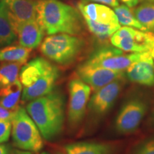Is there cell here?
Instances as JSON below:
<instances>
[{
    "instance_id": "1",
    "label": "cell",
    "mask_w": 154,
    "mask_h": 154,
    "mask_svg": "<svg viewBox=\"0 0 154 154\" xmlns=\"http://www.w3.org/2000/svg\"><path fill=\"white\" fill-rule=\"evenodd\" d=\"M26 110L46 140H52L62 132L65 121V97L59 89L29 102Z\"/></svg>"
},
{
    "instance_id": "2",
    "label": "cell",
    "mask_w": 154,
    "mask_h": 154,
    "mask_svg": "<svg viewBox=\"0 0 154 154\" xmlns=\"http://www.w3.org/2000/svg\"><path fill=\"white\" fill-rule=\"evenodd\" d=\"M38 19L49 35L78 36L84 29L80 11L59 0H38Z\"/></svg>"
},
{
    "instance_id": "3",
    "label": "cell",
    "mask_w": 154,
    "mask_h": 154,
    "mask_svg": "<svg viewBox=\"0 0 154 154\" xmlns=\"http://www.w3.org/2000/svg\"><path fill=\"white\" fill-rule=\"evenodd\" d=\"M59 77V69L49 59L36 57L29 61L19 72L22 101L29 102L52 91Z\"/></svg>"
},
{
    "instance_id": "4",
    "label": "cell",
    "mask_w": 154,
    "mask_h": 154,
    "mask_svg": "<svg viewBox=\"0 0 154 154\" xmlns=\"http://www.w3.org/2000/svg\"><path fill=\"white\" fill-rule=\"evenodd\" d=\"M85 47V41L69 34L48 36L40 46L41 52L49 61L62 66L74 63Z\"/></svg>"
},
{
    "instance_id": "5",
    "label": "cell",
    "mask_w": 154,
    "mask_h": 154,
    "mask_svg": "<svg viewBox=\"0 0 154 154\" xmlns=\"http://www.w3.org/2000/svg\"><path fill=\"white\" fill-rule=\"evenodd\" d=\"M78 9L88 30L98 38L111 37L121 27L114 11L106 5L82 2Z\"/></svg>"
},
{
    "instance_id": "6",
    "label": "cell",
    "mask_w": 154,
    "mask_h": 154,
    "mask_svg": "<svg viewBox=\"0 0 154 154\" xmlns=\"http://www.w3.org/2000/svg\"><path fill=\"white\" fill-rule=\"evenodd\" d=\"M14 146L23 151L38 153L43 149V137L24 108L19 106L11 121Z\"/></svg>"
},
{
    "instance_id": "7",
    "label": "cell",
    "mask_w": 154,
    "mask_h": 154,
    "mask_svg": "<svg viewBox=\"0 0 154 154\" xmlns=\"http://www.w3.org/2000/svg\"><path fill=\"white\" fill-rule=\"evenodd\" d=\"M151 55V51L142 53L126 54L118 48L111 46L100 47L91 54L86 61L93 66L124 72L133 63Z\"/></svg>"
},
{
    "instance_id": "8",
    "label": "cell",
    "mask_w": 154,
    "mask_h": 154,
    "mask_svg": "<svg viewBox=\"0 0 154 154\" xmlns=\"http://www.w3.org/2000/svg\"><path fill=\"white\" fill-rule=\"evenodd\" d=\"M110 39L113 47L125 52H147L154 49L153 33L129 26L119 29Z\"/></svg>"
},
{
    "instance_id": "9",
    "label": "cell",
    "mask_w": 154,
    "mask_h": 154,
    "mask_svg": "<svg viewBox=\"0 0 154 154\" xmlns=\"http://www.w3.org/2000/svg\"><path fill=\"white\" fill-rule=\"evenodd\" d=\"M148 111V103L140 96H133L121 106L115 121L118 134L127 135L134 133L140 126Z\"/></svg>"
},
{
    "instance_id": "10",
    "label": "cell",
    "mask_w": 154,
    "mask_h": 154,
    "mask_svg": "<svg viewBox=\"0 0 154 154\" xmlns=\"http://www.w3.org/2000/svg\"><path fill=\"white\" fill-rule=\"evenodd\" d=\"M91 88L80 79H73L69 84V105L67 120L74 128L82 122L91 96Z\"/></svg>"
},
{
    "instance_id": "11",
    "label": "cell",
    "mask_w": 154,
    "mask_h": 154,
    "mask_svg": "<svg viewBox=\"0 0 154 154\" xmlns=\"http://www.w3.org/2000/svg\"><path fill=\"white\" fill-rule=\"evenodd\" d=\"M124 76L117 79L97 91L90 97L88 109L95 117H102L112 108L124 86Z\"/></svg>"
},
{
    "instance_id": "12",
    "label": "cell",
    "mask_w": 154,
    "mask_h": 154,
    "mask_svg": "<svg viewBox=\"0 0 154 154\" xmlns=\"http://www.w3.org/2000/svg\"><path fill=\"white\" fill-rule=\"evenodd\" d=\"M79 79L88 84L94 91L110 84L120 77L124 76V72L93 66L86 61L80 64L76 69Z\"/></svg>"
},
{
    "instance_id": "13",
    "label": "cell",
    "mask_w": 154,
    "mask_h": 154,
    "mask_svg": "<svg viewBox=\"0 0 154 154\" xmlns=\"http://www.w3.org/2000/svg\"><path fill=\"white\" fill-rule=\"evenodd\" d=\"M15 31L21 24L38 18V0H2ZM17 33V32H16Z\"/></svg>"
},
{
    "instance_id": "14",
    "label": "cell",
    "mask_w": 154,
    "mask_h": 154,
    "mask_svg": "<svg viewBox=\"0 0 154 154\" xmlns=\"http://www.w3.org/2000/svg\"><path fill=\"white\" fill-rule=\"evenodd\" d=\"M130 82L146 86H154V61L151 55L133 63L126 69Z\"/></svg>"
},
{
    "instance_id": "15",
    "label": "cell",
    "mask_w": 154,
    "mask_h": 154,
    "mask_svg": "<svg viewBox=\"0 0 154 154\" xmlns=\"http://www.w3.org/2000/svg\"><path fill=\"white\" fill-rule=\"evenodd\" d=\"M16 32L19 45L33 49L41 44L45 30L37 18L21 24Z\"/></svg>"
},
{
    "instance_id": "16",
    "label": "cell",
    "mask_w": 154,
    "mask_h": 154,
    "mask_svg": "<svg viewBox=\"0 0 154 154\" xmlns=\"http://www.w3.org/2000/svg\"><path fill=\"white\" fill-rule=\"evenodd\" d=\"M113 144L104 142L82 141L62 146L57 154H115Z\"/></svg>"
},
{
    "instance_id": "17",
    "label": "cell",
    "mask_w": 154,
    "mask_h": 154,
    "mask_svg": "<svg viewBox=\"0 0 154 154\" xmlns=\"http://www.w3.org/2000/svg\"><path fill=\"white\" fill-rule=\"evenodd\" d=\"M23 86L19 79L9 85L0 87V105L9 110H17Z\"/></svg>"
},
{
    "instance_id": "18",
    "label": "cell",
    "mask_w": 154,
    "mask_h": 154,
    "mask_svg": "<svg viewBox=\"0 0 154 154\" xmlns=\"http://www.w3.org/2000/svg\"><path fill=\"white\" fill-rule=\"evenodd\" d=\"M17 38L16 31L9 18L7 7L0 0V48L11 45Z\"/></svg>"
},
{
    "instance_id": "19",
    "label": "cell",
    "mask_w": 154,
    "mask_h": 154,
    "mask_svg": "<svg viewBox=\"0 0 154 154\" xmlns=\"http://www.w3.org/2000/svg\"><path fill=\"white\" fill-rule=\"evenodd\" d=\"M32 49L22 46H7L0 48V61L24 63L31 54Z\"/></svg>"
},
{
    "instance_id": "20",
    "label": "cell",
    "mask_w": 154,
    "mask_h": 154,
    "mask_svg": "<svg viewBox=\"0 0 154 154\" xmlns=\"http://www.w3.org/2000/svg\"><path fill=\"white\" fill-rule=\"evenodd\" d=\"M134 14L146 32L154 34V3L143 4L135 9Z\"/></svg>"
},
{
    "instance_id": "21",
    "label": "cell",
    "mask_w": 154,
    "mask_h": 154,
    "mask_svg": "<svg viewBox=\"0 0 154 154\" xmlns=\"http://www.w3.org/2000/svg\"><path fill=\"white\" fill-rule=\"evenodd\" d=\"M22 64L19 62H5L0 65V87L18 80Z\"/></svg>"
},
{
    "instance_id": "22",
    "label": "cell",
    "mask_w": 154,
    "mask_h": 154,
    "mask_svg": "<svg viewBox=\"0 0 154 154\" xmlns=\"http://www.w3.org/2000/svg\"><path fill=\"white\" fill-rule=\"evenodd\" d=\"M114 12L116 15L119 24L124 26H129L138 29L146 31L145 29L138 19L136 18L134 12L131 11L130 7L126 5H119L114 7Z\"/></svg>"
},
{
    "instance_id": "23",
    "label": "cell",
    "mask_w": 154,
    "mask_h": 154,
    "mask_svg": "<svg viewBox=\"0 0 154 154\" xmlns=\"http://www.w3.org/2000/svg\"><path fill=\"white\" fill-rule=\"evenodd\" d=\"M131 154H154V137L147 138L138 143Z\"/></svg>"
},
{
    "instance_id": "24",
    "label": "cell",
    "mask_w": 154,
    "mask_h": 154,
    "mask_svg": "<svg viewBox=\"0 0 154 154\" xmlns=\"http://www.w3.org/2000/svg\"><path fill=\"white\" fill-rule=\"evenodd\" d=\"M11 131V121L0 119V143H5L9 140Z\"/></svg>"
},
{
    "instance_id": "25",
    "label": "cell",
    "mask_w": 154,
    "mask_h": 154,
    "mask_svg": "<svg viewBox=\"0 0 154 154\" xmlns=\"http://www.w3.org/2000/svg\"><path fill=\"white\" fill-rule=\"evenodd\" d=\"M17 111V110H16ZM16 111H11L0 105V119L1 120L11 121L15 114Z\"/></svg>"
},
{
    "instance_id": "26",
    "label": "cell",
    "mask_w": 154,
    "mask_h": 154,
    "mask_svg": "<svg viewBox=\"0 0 154 154\" xmlns=\"http://www.w3.org/2000/svg\"><path fill=\"white\" fill-rule=\"evenodd\" d=\"M84 2H93L98 3L101 5L110 6L112 7H116L119 5V0H82Z\"/></svg>"
},
{
    "instance_id": "27",
    "label": "cell",
    "mask_w": 154,
    "mask_h": 154,
    "mask_svg": "<svg viewBox=\"0 0 154 154\" xmlns=\"http://www.w3.org/2000/svg\"><path fill=\"white\" fill-rule=\"evenodd\" d=\"M11 148L7 144L0 143V154H12Z\"/></svg>"
},
{
    "instance_id": "28",
    "label": "cell",
    "mask_w": 154,
    "mask_h": 154,
    "mask_svg": "<svg viewBox=\"0 0 154 154\" xmlns=\"http://www.w3.org/2000/svg\"><path fill=\"white\" fill-rule=\"evenodd\" d=\"M125 5L128 6V7L131 8V7H136L139 2V0H121Z\"/></svg>"
},
{
    "instance_id": "29",
    "label": "cell",
    "mask_w": 154,
    "mask_h": 154,
    "mask_svg": "<svg viewBox=\"0 0 154 154\" xmlns=\"http://www.w3.org/2000/svg\"><path fill=\"white\" fill-rule=\"evenodd\" d=\"M12 154H33V153L31 151H19V150H17V151H13Z\"/></svg>"
},
{
    "instance_id": "30",
    "label": "cell",
    "mask_w": 154,
    "mask_h": 154,
    "mask_svg": "<svg viewBox=\"0 0 154 154\" xmlns=\"http://www.w3.org/2000/svg\"><path fill=\"white\" fill-rule=\"evenodd\" d=\"M142 3H154V0H139Z\"/></svg>"
},
{
    "instance_id": "31",
    "label": "cell",
    "mask_w": 154,
    "mask_h": 154,
    "mask_svg": "<svg viewBox=\"0 0 154 154\" xmlns=\"http://www.w3.org/2000/svg\"><path fill=\"white\" fill-rule=\"evenodd\" d=\"M151 57H152V58H153V59L154 61V49L151 51Z\"/></svg>"
},
{
    "instance_id": "32",
    "label": "cell",
    "mask_w": 154,
    "mask_h": 154,
    "mask_svg": "<svg viewBox=\"0 0 154 154\" xmlns=\"http://www.w3.org/2000/svg\"><path fill=\"white\" fill-rule=\"evenodd\" d=\"M41 154H51V153H49V152H47V151H44V152H42V153Z\"/></svg>"
},
{
    "instance_id": "33",
    "label": "cell",
    "mask_w": 154,
    "mask_h": 154,
    "mask_svg": "<svg viewBox=\"0 0 154 154\" xmlns=\"http://www.w3.org/2000/svg\"><path fill=\"white\" fill-rule=\"evenodd\" d=\"M152 118H153V120L154 121V109L153 110V113H152Z\"/></svg>"
}]
</instances>
